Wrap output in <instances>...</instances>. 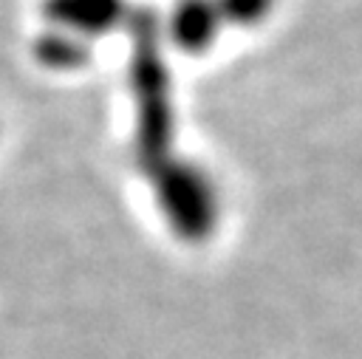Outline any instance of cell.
Returning a JSON list of instances; mask_svg holds the SVG:
<instances>
[{
  "label": "cell",
  "mask_w": 362,
  "mask_h": 359,
  "mask_svg": "<svg viewBox=\"0 0 362 359\" xmlns=\"http://www.w3.org/2000/svg\"><path fill=\"white\" fill-rule=\"evenodd\" d=\"M269 0H226V8L240 14V17H255Z\"/></svg>",
  "instance_id": "cell-1"
}]
</instances>
